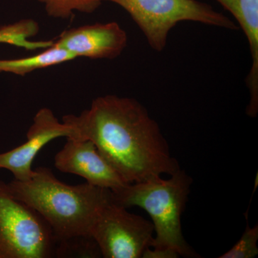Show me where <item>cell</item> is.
<instances>
[{
    "label": "cell",
    "instance_id": "30bf717a",
    "mask_svg": "<svg viewBox=\"0 0 258 258\" xmlns=\"http://www.w3.org/2000/svg\"><path fill=\"white\" fill-rule=\"evenodd\" d=\"M238 22L247 37L252 56V66L247 78L249 103L247 111H258V0H216Z\"/></svg>",
    "mask_w": 258,
    "mask_h": 258
},
{
    "label": "cell",
    "instance_id": "ba28073f",
    "mask_svg": "<svg viewBox=\"0 0 258 258\" xmlns=\"http://www.w3.org/2000/svg\"><path fill=\"white\" fill-rule=\"evenodd\" d=\"M54 163L59 171L81 176L98 187L115 191L128 184L88 139L67 138Z\"/></svg>",
    "mask_w": 258,
    "mask_h": 258
},
{
    "label": "cell",
    "instance_id": "5bb4252c",
    "mask_svg": "<svg viewBox=\"0 0 258 258\" xmlns=\"http://www.w3.org/2000/svg\"><path fill=\"white\" fill-rule=\"evenodd\" d=\"M44 5L47 14L52 18L68 20L75 12L90 14L99 8L101 0H37Z\"/></svg>",
    "mask_w": 258,
    "mask_h": 258
},
{
    "label": "cell",
    "instance_id": "8fae6325",
    "mask_svg": "<svg viewBox=\"0 0 258 258\" xmlns=\"http://www.w3.org/2000/svg\"><path fill=\"white\" fill-rule=\"evenodd\" d=\"M75 59L76 57L72 54L55 45L53 41L52 46L37 55L13 60H0V72L24 76L37 70L57 66Z\"/></svg>",
    "mask_w": 258,
    "mask_h": 258
},
{
    "label": "cell",
    "instance_id": "52a82bcc",
    "mask_svg": "<svg viewBox=\"0 0 258 258\" xmlns=\"http://www.w3.org/2000/svg\"><path fill=\"white\" fill-rule=\"evenodd\" d=\"M59 137L74 139L76 132L71 125L59 121L50 108H41L28 129L26 142L8 152L0 153V169L10 171L15 180L28 181L35 173L32 164L37 154Z\"/></svg>",
    "mask_w": 258,
    "mask_h": 258
},
{
    "label": "cell",
    "instance_id": "2e32d148",
    "mask_svg": "<svg viewBox=\"0 0 258 258\" xmlns=\"http://www.w3.org/2000/svg\"><path fill=\"white\" fill-rule=\"evenodd\" d=\"M153 249V248H152ZM179 255L174 251L170 249H153L150 247L144 251L142 257L144 258H176Z\"/></svg>",
    "mask_w": 258,
    "mask_h": 258
},
{
    "label": "cell",
    "instance_id": "9a60e30c",
    "mask_svg": "<svg viewBox=\"0 0 258 258\" xmlns=\"http://www.w3.org/2000/svg\"><path fill=\"white\" fill-rule=\"evenodd\" d=\"M258 226L247 225L240 240L220 258H253L258 254Z\"/></svg>",
    "mask_w": 258,
    "mask_h": 258
},
{
    "label": "cell",
    "instance_id": "277c9868",
    "mask_svg": "<svg viewBox=\"0 0 258 258\" xmlns=\"http://www.w3.org/2000/svg\"><path fill=\"white\" fill-rule=\"evenodd\" d=\"M56 244L41 215L0 181V258L55 257Z\"/></svg>",
    "mask_w": 258,
    "mask_h": 258
},
{
    "label": "cell",
    "instance_id": "7c38bea8",
    "mask_svg": "<svg viewBox=\"0 0 258 258\" xmlns=\"http://www.w3.org/2000/svg\"><path fill=\"white\" fill-rule=\"evenodd\" d=\"M39 32V25L32 19H23L17 23L0 27V43H7L26 50L47 49L52 46L53 40L31 41L29 38Z\"/></svg>",
    "mask_w": 258,
    "mask_h": 258
},
{
    "label": "cell",
    "instance_id": "8992f818",
    "mask_svg": "<svg viewBox=\"0 0 258 258\" xmlns=\"http://www.w3.org/2000/svg\"><path fill=\"white\" fill-rule=\"evenodd\" d=\"M91 235L102 257L140 258L152 246L154 227L152 222L111 202L98 214Z\"/></svg>",
    "mask_w": 258,
    "mask_h": 258
},
{
    "label": "cell",
    "instance_id": "6da1fadb",
    "mask_svg": "<svg viewBox=\"0 0 258 258\" xmlns=\"http://www.w3.org/2000/svg\"><path fill=\"white\" fill-rule=\"evenodd\" d=\"M62 121L74 129V139L91 140L128 184L180 169L157 122L134 98L98 97L90 108L80 115H64Z\"/></svg>",
    "mask_w": 258,
    "mask_h": 258
},
{
    "label": "cell",
    "instance_id": "4fadbf2b",
    "mask_svg": "<svg viewBox=\"0 0 258 258\" xmlns=\"http://www.w3.org/2000/svg\"><path fill=\"white\" fill-rule=\"evenodd\" d=\"M99 247L91 235H79L58 241L55 257H101Z\"/></svg>",
    "mask_w": 258,
    "mask_h": 258
},
{
    "label": "cell",
    "instance_id": "9c48e42d",
    "mask_svg": "<svg viewBox=\"0 0 258 258\" xmlns=\"http://www.w3.org/2000/svg\"><path fill=\"white\" fill-rule=\"evenodd\" d=\"M126 32L115 22L95 23L64 30L54 41L76 58L114 59L126 47Z\"/></svg>",
    "mask_w": 258,
    "mask_h": 258
},
{
    "label": "cell",
    "instance_id": "7a4b0ae2",
    "mask_svg": "<svg viewBox=\"0 0 258 258\" xmlns=\"http://www.w3.org/2000/svg\"><path fill=\"white\" fill-rule=\"evenodd\" d=\"M28 181L13 179L10 192L38 212L50 226L56 241L79 235H91L99 212L113 202L111 190L86 182L64 184L49 168L37 167Z\"/></svg>",
    "mask_w": 258,
    "mask_h": 258
},
{
    "label": "cell",
    "instance_id": "5b68a950",
    "mask_svg": "<svg viewBox=\"0 0 258 258\" xmlns=\"http://www.w3.org/2000/svg\"><path fill=\"white\" fill-rule=\"evenodd\" d=\"M119 5L132 16L153 49L161 51L176 24L198 22L220 28H237L233 22L198 0H101Z\"/></svg>",
    "mask_w": 258,
    "mask_h": 258
},
{
    "label": "cell",
    "instance_id": "3957f363",
    "mask_svg": "<svg viewBox=\"0 0 258 258\" xmlns=\"http://www.w3.org/2000/svg\"><path fill=\"white\" fill-rule=\"evenodd\" d=\"M193 180L181 169L168 179L132 183L112 191L113 203L128 209L139 207L149 214L154 227L153 249H170L184 257L199 256L185 240L181 215Z\"/></svg>",
    "mask_w": 258,
    "mask_h": 258
}]
</instances>
